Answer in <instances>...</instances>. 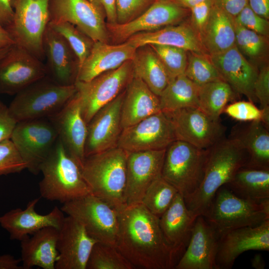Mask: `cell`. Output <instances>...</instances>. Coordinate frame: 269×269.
<instances>
[{
	"mask_svg": "<svg viewBox=\"0 0 269 269\" xmlns=\"http://www.w3.org/2000/svg\"><path fill=\"white\" fill-rule=\"evenodd\" d=\"M118 213L117 248L134 268H175L180 257L166 241L158 217L141 203L126 206Z\"/></svg>",
	"mask_w": 269,
	"mask_h": 269,
	"instance_id": "cell-1",
	"label": "cell"
},
{
	"mask_svg": "<svg viewBox=\"0 0 269 269\" xmlns=\"http://www.w3.org/2000/svg\"><path fill=\"white\" fill-rule=\"evenodd\" d=\"M248 154L233 137L223 138L208 149L202 181L197 190L185 203L196 216H204L217 191L226 185L236 172L245 166Z\"/></svg>",
	"mask_w": 269,
	"mask_h": 269,
	"instance_id": "cell-2",
	"label": "cell"
},
{
	"mask_svg": "<svg viewBox=\"0 0 269 269\" xmlns=\"http://www.w3.org/2000/svg\"><path fill=\"white\" fill-rule=\"evenodd\" d=\"M127 155L117 146L85 157L81 166L91 193L118 211L127 206Z\"/></svg>",
	"mask_w": 269,
	"mask_h": 269,
	"instance_id": "cell-3",
	"label": "cell"
},
{
	"mask_svg": "<svg viewBox=\"0 0 269 269\" xmlns=\"http://www.w3.org/2000/svg\"><path fill=\"white\" fill-rule=\"evenodd\" d=\"M40 171L43 177L39 183V192L47 200L63 204L91 194L80 165L59 137Z\"/></svg>",
	"mask_w": 269,
	"mask_h": 269,
	"instance_id": "cell-4",
	"label": "cell"
},
{
	"mask_svg": "<svg viewBox=\"0 0 269 269\" xmlns=\"http://www.w3.org/2000/svg\"><path fill=\"white\" fill-rule=\"evenodd\" d=\"M219 237L240 228L269 219V200L258 202L241 198L225 186L216 192L203 216Z\"/></svg>",
	"mask_w": 269,
	"mask_h": 269,
	"instance_id": "cell-5",
	"label": "cell"
},
{
	"mask_svg": "<svg viewBox=\"0 0 269 269\" xmlns=\"http://www.w3.org/2000/svg\"><path fill=\"white\" fill-rule=\"evenodd\" d=\"M75 85H61L46 75L15 94L8 107L16 122L50 118L74 95Z\"/></svg>",
	"mask_w": 269,
	"mask_h": 269,
	"instance_id": "cell-6",
	"label": "cell"
},
{
	"mask_svg": "<svg viewBox=\"0 0 269 269\" xmlns=\"http://www.w3.org/2000/svg\"><path fill=\"white\" fill-rule=\"evenodd\" d=\"M207 153L208 149L177 139L166 148L161 176L176 188L185 201L201 185Z\"/></svg>",
	"mask_w": 269,
	"mask_h": 269,
	"instance_id": "cell-7",
	"label": "cell"
},
{
	"mask_svg": "<svg viewBox=\"0 0 269 269\" xmlns=\"http://www.w3.org/2000/svg\"><path fill=\"white\" fill-rule=\"evenodd\" d=\"M50 1L10 0L13 16L5 28L16 45L42 61L45 58L43 37L50 21Z\"/></svg>",
	"mask_w": 269,
	"mask_h": 269,
	"instance_id": "cell-8",
	"label": "cell"
},
{
	"mask_svg": "<svg viewBox=\"0 0 269 269\" xmlns=\"http://www.w3.org/2000/svg\"><path fill=\"white\" fill-rule=\"evenodd\" d=\"M60 209L79 221L97 242L117 247L119 213L106 201L89 194L63 203Z\"/></svg>",
	"mask_w": 269,
	"mask_h": 269,
	"instance_id": "cell-9",
	"label": "cell"
},
{
	"mask_svg": "<svg viewBox=\"0 0 269 269\" xmlns=\"http://www.w3.org/2000/svg\"><path fill=\"white\" fill-rule=\"evenodd\" d=\"M58 137L54 124L49 118H45L17 122L10 139L25 163L26 169L37 175Z\"/></svg>",
	"mask_w": 269,
	"mask_h": 269,
	"instance_id": "cell-10",
	"label": "cell"
},
{
	"mask_svg": "<svg viewBox=\"0 0 269 269\" xmlns=\"http://www.w3.org/2000/svg\"><path fill=\"white\" fill-rule=\"evenodd\" d=\"M133 76L131 60L89 81L75 82L76 94L79 99L82 116L87 124L99 110L123 92Z\"/></svg>",
	"mask_w": 269,
	"mask_h": 269,
	"instance_id": "cell-11",
	"label": "cell"
},
{
	"mask_svg": "<svg viewBox=\"0 0 269 269\" xmlns=\"http://www.w3.org/2000/svg\"><path fill=\"white\" fill-rule=\"evenodd\" d=\"M175 140L169 117L160 112L123 129L117 147L127 152L161 150Z\"/></svg>",
	"mask_w": 269,
	"mask_h": 269,
	"instance_id": "cell-12",
	"label": "cell"
},
{
	"mask_svg": "<svg viewBox=\"0 0 269 269\" xmlns=\"http://www.w3.org/2000/svg\"><path fill=\"white\" fill-rule=\"evenodd\" d=\"M47 74L42 60L14 44L0 59V93L15 95Z\"/></svg>",
	"mask_w": 269,
	"mask_h": 269,
	"instance_id": "cell-13",
	"label": "cell"
},
{
	"mask_svg": "<svg viewBox=\"0 0 269 269\" xmlns=\"http://www.w3.org/2000/svg\"><path fill=\"white\" fill-rule=\"evenodd\" d=\"M49 12L50 21L70 23L94 42L108 41L105 14L89 0H50Z\"/></svg>",
	"mask_w": 269,
	"mask_h": 269,
	"instance_id": "cell-14",
	"label": "cell"
},
{
	"mask_svg": "<svg viewBox=\"0 0 269 269\" xmlns=\"http://www.w3.org/2000/svg\"><path fill=\"white\" fill-rule=\"evenodd\" d=\"M169 118L177 140L207 149L223 138L225 128L198 108H186L165 113Z\"/></svg>",
	"mask_w": 269,
	"mask_h": 269,
	"instance_id": "cell-15",
	"label": "cell"
},
{
	"mask_svg": "<svg viewBox=\"0 0 269 269\" xmlns=\"http://www.w3.org/2000/svg\"><path fill=\"white\" fill-rule=\"evenodd\" d=\"M190 14V9L173 0L155 1L146 10L134 19L124 23L107 24L116 41H126L140 32L154 31L166 26L175 25Z\"/></svg>",
	"mask_w": 269,
	"mask_h": 269,
	"instance_id": "cell-16",
	"label": "cell"
},
{
	"mask_svg": "<svg viewBox=\"0 0 269 269\" xmlns=\"http://www.w3.org/2000/svg\"><path fill=\"white\" fill-rule=\"evenodd\" d=\"M125 91L99 110L87 124L85 157L117 146L123 130L121 107Z\"/></svg>",
	"mask_w": 269,
	"mask_h": 269,
	"instance_id": "cell-17",
	"label": "cell"
},
{
	"mask_svg": "<svg viewBox=\"0 0 269 269\" xmlns=\"http://www.w3.org/2000/svg\"><path fill=\"white\" fill-rule=\"evenodd\" d=\"M165 150L127 152V206L140 203L147 188L161 176Z\"/></svg>",
	"mask_w": 269,
	"mask_h": 269,
	"instance_id": "cell-18",
	"label": "cell"
},
{
	"mask_svg": "<svg viewBox=\"0 0 269 269\" xmlns=\"http://www.w3.org/2000/svg\"><path fill=\"white\" fill-rule=\"evenodd\" d=\"M77 220L67 215L58 229V258L55 269H86L94 245L97 243Z\"/></svg>",
	"mask_w": 269,
	"mask_h": 269,
	"instance_id": "cell-19",
	"label": "cell"
},
{
	"mask_svg": "<svg viewBox=\"0 0 269 269\" xmlns=\"http://www.w3.org/2000/svg\"><path fill=\"white\" fill-rule=\"evenodd\" d=\"M250 250L269 251V219L258 225L238 228L221 236L216 256L218 269L231 268L241 254Z\"/></svg>",
	"mask_w": 269,
	"mask_h": 269,
	"instance_id": "cell-20",
	"label": "cell"
},
{
	"mask_svg": "<svg viewBox=\"0 0 269 269\" xmlns=\"http://www.w3.org/2000/svg\"><path fill=\"white\" fill-rule=\"evenodd\" d=\"M219 237L203 216H198L190 238L175 269H218L216 263Z\"/></svg>",
	"mask_w": 269,
	"mask_h": 269,
	"instance_id": "cell-21",
	"label": "cell"
},
{
	"mask_svg": "<svg viewBox=\"0 0 269 269\" xmlns=\"http://www.w3.org/2000/svg\"><path fill=\"white\" fill-rule=\"evenodd\" d=\"M208 55L222 79L235 93L245 96L252 102L257 101L254 94L253 86L259 70L236 45L224 51Z\"/></svg>",
	"mask_w": 269,
	"mask_h": 269,
	"instance_id": "cell-22",
	"label": "cell"
},
{
	"mask_svg": "<svg viewBox=\"0 0 269 269\" xmlns=\"http://www.w3.org/2000/svg\"><path fill=\"white\" fill-rule=\"evenodd\" d=\"M48 118L56 128L64 146L81 167L85 159L87 124L76 93L57 114Z\"/></svg>",
	"mask_w": 269,
	"mask_h": 269,
	"instance_id": "cell-23",
	"label": "cell"
},
{
	"mask_svg": "<svg viewBox=\"0 0 269 269\" xmlns=\"http://www.w3.org/2000/svg\"><path fill=\"white\" fill-rule=\"evenodd\" d=\"M39 198L28 203L25 209H12L0 216V225L9 234L11 240L21 241L38 231L49 227L59 229L65 216L60 208L55 207L46 214H40L35 210Z\"/></svg>",
	"mask_w": 269,
	"mask_h": 269,
	"instance_id": "cell-24",
	"label": "cell"
},
{
	"mask_svg": "<svg viewBox=\"0 0 269 269\" xmlns=\"http://www.w3.org/2000/svg\"><path fill=\"white\" fill-rule=\"evenodd\" d=\"M43 46L47 60V75L61 85H74L79 68L77 57L66 40L49 24Z\"/></svg>",
	"mask_w": 269,
	"mask_h": 269,
	"instance_id": "cell-25",
	"label": "cell"
},
{
	"mask_svg": "<svg viewBox=\"0 0 269 269\" xmlns=\"http://www.w3.org/2000/svg\"><path fill=\"white\" fill-rule=\"evenodd\" d=\"M136 49L126 41L116 45L94 42L89 55L78 69L76 81L87 82L118 68L125 62L133 60Z\"/></svg>",
	"mask_w": 269,
	"mask_h": 269,
	"instance_id": "cell-26",
	"label": "cell"
},
{
	"mask_svg": "<svg viewBox=\"0 0 269 269\" xmlns=\"http://www.w3.org/2000/svg\"><path fill=\"white\" fill-rule=\"evenodd\" d=\"M197 217L188 209L183 197L178 192L168 208L159 218L166 241L180 258L189 242Z\"/></svg>",
	"mask_w": 269,
	"mask_h": 269,
	"instance_id": "cell-27",
	"label": "cell"
},
{
	"mask_svg": "<svg viewBox=\"0 0 269 269\" xmlns=\"http://www.w3.org/2000/svg\"><path fill=\"white\" fill-rule=\"evenodd\" d=\"M126 41L136 49L147 45L158 44L206 54L199 36L189 22L166 26L152 31L138 33Z\"/></svg>",
	"mask_w": 269,
	"mask_h": 269,
	"instance_id": "cell-28",
	"label": "cell"
},
{
	"mask_svg": "<svg viewBox=\"0 0 269 269\" xmlns=\"http://www.w3.org/2000/svg\"><path fill=\"white\" fill-rule=\"evenodd\" d=\"M58 229L43 228L24 237L21 241V262L22 268L37 267L43 269H55L58 258L57 248Z\"/></svg>",
	"mask_w": 269,
	"mask_h": 269,
	"instance_id": "cell-29",
	"label": "cell"
},
{
	"mask_svg": "<svg viewBox=\"0 0 269 269\" xmlns=\"http://www.w3.org/2000/svg\"><path fill=\"white\" fill-rule=\"evenodd\" d=\"M160 112L159 97L140 79L133 76L127 86L121 107L123 129Z\"/></svg>",
	"mask_w": 269,
	"mask_h": 269,
	"instance_id": "cell-30",
	"label": "cell"
},
{
	"mask_svg": "<svg viewBox=\"0 0 269 269\" xmlns=\"http://www.w3.org/2000/svg\"><path fill=\"white\" fill-rule=\"evenodd\" d=\"M234 18L213 5L207 22L200 36L208 55L224 51L235 45Z\"/></svg>",
	"mask_w": 269,
	"mask_h": 269,
	"instance_id": "cell-31",
	"label": "cell"
},
{
	"mask_svg": "<svg viewBox=\"0 0 269 269\" xmlns=\"http://www.w3.org/2000/svg\"><path fill=\"white\" fill-rule=\"evenodd\" d=\"M250 122L232 137L239 141L248 154L245 166L269 169V129L261 121Z\"/></svg>",
	"mask_w": 269,
	"mask_h": 269,
	"instance_id": "cell-32",
	"label": "cell"
},
{
	"mask_svg": "<svg viewBox=\"0 0 269 269\" xmlns=\"http://www.w3.org/2000/svg\"><path fill=\"white\" fill-rule=\"evenodd\" d=\"M132 61L133 76L140 79L153 93L159 97L170 79L154 51L148 45L139 47Z\"/></svg>",
	"mask_w": 269,
	"mask_h": 269,
	"instance_id": "cell-33",
	"label": "cell"
},
{
	"mask_svg": "<svg viewBox=\"0 0 269 269\" xmlns=\"http://www.w3.org/2000/svg\"><path fill=\"white\" fill-rule=\"evenodd\" d=\"M224 186L245 199L258 202L269 200V169L243 166Z\"/></svg>",
	"mask_w": 269,
	"mask_h": 269,
	"instance_id": "cell-34",
	"label": "cell"
},
{
	"mask_svg": "<svg viewBox=\"0 0 269 269\" xmlns=\"http://www.w3.org/2000/svg\"><path fill=\"white\" fill-rule=\"evenodd\" d=\"M199 86L184 74L170 80L159 96L161 111L171 113L186 108H198Z\"/></svg>",
	"mask_w": 269,
	"mask_h": 269,
	"instance_id": "cell-35",
	"label": "cell"
},
{
	"mask_svg": "<svg viewBox=\"0 0 269 269\" xmlns=\"http://www.w3.org/2000/svg\"><path fill=\"white\" fill-rule=\"evenodd\" d=\"M236 93L223 79L199 86L198 108L213 120L219 121L221 114Z\"/></svg>",
	"mask_w": 269,
	"mask_h": 269,
	"instance_id": "cell-36",
	"label": "cell"
},
{
	"mask_svg": "<svg viewBox=\"0 0 269 269\" xmlns=\"http://www.w3.org/2000/svg\"><path fill=\"white\" fill-rule=\"evenodd\" d=\"M178 193L176 188L161 176L147 188L140 203L159 218L170 206Z\"/></svg>",
	"mask_w": 269,
	"mask_h": 269,
	"instance_id": "cell-37",
	"label": "cell"
},
{
	"mask_svg": "<svg viewBox=\"0 0 269 269\" xmlns=\"http://www.w3.org/2000/svg\"><path fill=\"white\" fill-rule=\"evenodd\" d=\"M134 266L115 246L97 242L90 253L86 269H133Z\"/></svg>",
	"mask_w": 269,
	"mask_h": 269,
	"instance_id": "cell-38",
	"label": "cell"
},
{
	"mask_svg": "<svg viewBox=\"0 0 269 269\" xmlns=\"http://www.w3.org/2000/svg\"><path fill=\"white\" fill-rule=\"evenodd\" d=\"M235 29V45L241 53L245 57L254 61L264 60L268 52V37L247 29L236 22Z\"/></svg>",
	"mask_w": 269,
	"mask_h": 269,
	"instance_id": "cell-39",
	"label": "cell"
},
{
	"mask_svg": "<svg viewBox=\"0 0 269 269\" xmlns=\"http://www.w3.org/2000/svg\"><path fill=\"white\" fill-rule=\"evenodd\" d=\"M49 25L69 44L77 57L79 68L89 55L94 41L70 23L50 21Z\"/></svg>",
	"mask_w": 269,
	"mask_h": 269,
	"instance_id": "cell-40",
	"label": "cell"
},
{
	"mask_svg": "<svg viewBox=\"0 0 269 269\" xmlns=\"http://www.w3.org/2000/svg\"><path fill=\"white\" fill-rule=\"evenodd\" d=\"M184 74L198 86L222 79L217 69L206 54L188 51Z\"/></svg>",
	"mask_w": 269,
	"mask_h": 269,
	"instance_id": "cell-41",
	"label": "cell"
},
{
	"mask_svg": "<svg viewBox=\"0 0 269 269\" xmlns=\"http://www.w3.org/2000/svg\"><path fill=\"white\" fill-rule=\"evenodd\" d=\"M149 45L156 54L165 68L170 80L184 74L188 51L183 48L165 45Z\"/></svg>",
	"mask_w": 269,
	"mask_h": 269,
	"instance_id": "cell-42",
	"label": "cell"
},
{
	"mask_svg": "<svg viewBox=\"0 0 269 269\" xmlns=\"http://www.w3.org/2000/svg\"><path fill=\"white\" fill-rule=\"evenodd\" d=\"M26 166L10 139L0 142V176L18 173Z\"/></svg>",
	"mask_w": 269,
	"mask_h": 269,
	"instance_id": "cell-43",
	"label": "cell"
},
{
	"mask_svg": "<svg viewBox=\"0 0 269 269\" xmlns=\"http://www.w3.org/2000/svg\"><path fill=\"white\" fill-rule=\"evenodd\" d=\"M155 0H116L117 23L124 24L136 18Z\"/></svg>",
	"mask_w": 269,
	"mask_h": 269,
	"instance_id": "cell-44",
	"label": "cell"
},
{
	"mask_svg": "<svg viewBox=\"0 0 269 269\" xmlns=\"http://www.w3.org/2000/svg\"><path fill=\"white\" fill-rule=\"evenodd\" d=\"M223 112L231 118L242 122L261 121L263 112L250 101H240L227 105Z\"/></svg>",
	"mask_w": 269,
	"mask_h": 269,
	"instance_id": "cell-45",
	"label": "cell"
},
{
	"mask_svg": "<svg viewBox=\"0 0 269 269\" xmlns=\"http://www.w3.org/2000/svg\"><path fill=\"white\" fill-rule=\"evenodd\" d=\"M235 22L259 34L268 37L269 22L256 13L248 4L234 17Z\"/></svg>",
	"mask_w": 269,
	"mask_h": 269,
	"instance_id": "cell-46",
	"label": "cell"
},
{
	"mask_svg": "<svg viewBox=\"0 0 269 269\" xmlns=\"http://www.w3.org/2000/svg\"><path fill=\"white\" fill-rule=\"evenodd\" d=\"M212 6V0H206L190 9L189 22L199 38L207 22Z\"/></svg>",
	"mask_w": 269,
	"mask_h": 269,
	"instance_id": "cell-47",
	"label": "cell"
},
{
	"mask_svg": "<svg viewBox=\"0 0 269 269\" xmlns=\"http://www.w3.org/2000/svg\"><path fill=\"white\" fill-rule=\"evenodd\" d=\"M254 96L261 108L269 106V67L264 65L258 71L253 86Z\"/></svg>",
	"mask_w": 269,
	"mask_h": 269,
	"instance_id": "cell-48",
	"label": "cell"
},
{
	"mask_svg": "<svg viewBox=\"0 0 269 269\" xmlns=\"http://www.w3.org/2000/svg\"><path fill=\"white\" fill-rule=\"evenodd\" d=\"M16 123L10 115L8 107L0 101V142L10 139Z\"/></svg>",
	"mask_w": 269,
	"mask_h": 269,
	"instance_id": "cell-49",
	"label": "cell"
},
{
	"mask_svg": "<svg viewBox=\"0 0 269 269\" xmlns=\"http://www.w3.org/2000/svg\"><path fill=\"white\" fill-rule=\"evenodd\" d=\"M213 5L234 18L248 4V0H212Z\"/></svg>",
	"mask_w": 269,
	"mask_h": 269,
	"instance_id": "cell-50",
	"label": "cell"
},
{
	"mask_svg": "<svg viewBox=\"0 0 269 269\" xmlns=\"http://www.w3.org/2000/svg\"><path fill=\"white\" fill-rule=\"evenodd\" d=\"M101 9L107 17L108 24L117 23L116 0H89Z\"/></svg>",
	"mask_w": 269,
	"mask_h": 269,
	"instance_id": "cell-51",
	"label": "cell"
},
{
	"mask_svg": "<svg viewBox=\"0 0 269 269\" xmlns=\"http://www.w3.org/2000/svg\"><path fill=\"white\" fill-rule=\"evenodd\" d=\"M13 16L10 0H0V25L5 29L11 23Z\"/></svg>",
	"mask_w": 269,
	"mask_h": 269,
	"instance_id": "cell-52",
	"label": "cell"
},
{
	"mask_svg": "<svg viewBox=\"0 0 269 269\" xmlns=\"http://www.w3.org/2000/svg\"><path fill=\"white\" fill-rule=\"evenodd\" d=\"M250 7L259 16L269 19V0H248Z\"/></svg>",
	"mask_w": 269,
	"mask_h": 269,
	"instance_id": "cell-53",
	"label": "cell"
},
{
	"mask_svg": "<svg viewBox=\"0 0 269 269\" xmlns=\"http://www.w3.org/2000/svg\"><path fill=\"white\" fill-rule=\"evenodd\" d=\"M20 263V259H16L11 255L0 256V269H23Z\"/></svg>",
	"mask_w": 269,
	"mask_h": 269,
	"instance_id": "cell-54",
	"label": "cell"
},
{
	"mask_svg": "<svg viewBox=\"0 0 269 269\" xmlns=\"http://www.w3.org/2000/svg\"><path fill=\"white\" fill-rule=\"evenodd\" d=\"M15 44L8 31L0 25V49Z\"/></svg>",
	"mask_w": 269,
	"mask_h": 269,
	"instance_id": "cell-55",
	"label": "cell"
},
{
	"mask_svg": "<svg viewBox=\"0 0 269 269\" xmlns=\"http://www.w3.org/2000/svg\"><path fill=\"white\" fill-rule=\"evenodd\" d=\"M179 5L184 8L190 9L194 6L206 0H173Z\"/></svg>",
	"mask_w": 269,
	"mask_h": 269,
	"instance_id": "cell-56",
	"label": "cell"
},
{
	"mask_svg": "<svg viewBox=\"0 0 269 269\" xmlns=\"http://www.w3.org/2000/svg\"><path fill=\"white\" fill-rule=\"evenodd\" d=\"M252 266L257 269H263L265 266V262L263 258L260 255H256L252 259Z\"/></svg>",
	"mask_w": 269,
	"mask_h": 269,
	"instance_id": "cell-57",
	"label": "cell"
},
{
	"mask_svg": "<svg viewBox=\"0 0 269 269\" xmlns=\"http://www.w3.org/2000/svg\"><path fill=\"white\" fill-rule=\"evenodd\" d=\"M13 45L9 46L0 49V59L2 58L8 52V51L10 49V48Z\"/></svg>",
	"mask_w": 269,
	"mask_h": 269,
	"instance_id": "cell-58",
	"label": "cell"
},
{
	"mask_svg": "<svg viewBox=\"0 0 269 269\" xmlns=\"http://www.w3.org/2000/svg\"><path fill=\"white\" fill-rule=\"evenodd\" d=\"M169 0H155V1H169Z\"/></svg>",
	"mask_w": 269,
	"mask_h": 269,
	"instance_id": "cell-59",
	"label": "cell"
}]
</instances>
